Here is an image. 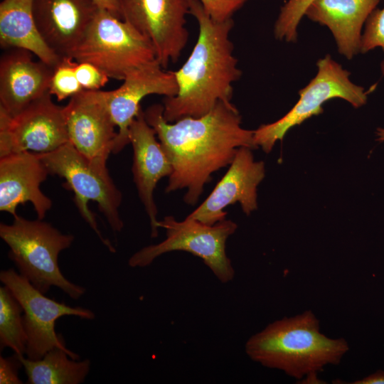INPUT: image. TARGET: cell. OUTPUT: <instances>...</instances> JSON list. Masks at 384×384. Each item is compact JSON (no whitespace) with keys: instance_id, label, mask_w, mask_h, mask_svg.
<instances>
[{"instance_id":"cell-1","label":"cell","mask_w":384,"mask_h":384,"mask_svg":"<svg viewBox=\"0 0 384 384\" xmlns=\"http://www.w3.org/2000/svg\"><path fill=\"white\" fill-rule=\"evenodd\" d=\"M163 111V105H152L144 111V117L172 166L166 193L186 188L183 201L188 205L198 202L212 174L229 166L239 148H257L254 130L241 126V116L231 102H219L201 117L174 122L164 119Z\"/></svg>"},{"instance_id":"cell-2","label":"cell","mask_w":384,"mask_h":384,"mask_svg":"<svg viewBox=\"0 0 384 384\" xmlns=\"http://www.w3.org/2000/svg\"><path fill=\"white\" fill-rule=\"evenodd\" d=\"M188 11L198 23L196 44L186 61L174 71L178 92L164 97V119L201 117L219 102H231L233 83L241 76L230 33L233 18L213 20L200 0H188Z\"/></svg>"},{"instance_id":"cell-3","label":"cell","mask_w":384,"mask_h":384,"mask_svg":"<svg viewBox=\"0 0 384 384\" xmlns=\"http://www.w3.org/2000/svg\"><path fill=\"white\" fill-rule=\"evenodd\" d=\"M348 349L345 339L331 338L320 331L319 321L311 310L274 321L245 344L250 359L297 379L338 364Z\"/></svg>"},{"instance_id":"cell-4","label":"cell","mask_w":384,"mask_h":384,"mask_svg":"<svg viewBox=\"0 0 384 384\" xmlns=\"http://www.w3.org/2000/svg\"><path fill=\"white\" fill-rule=\"evenodd\" d=\"M0 237L18 273L39 291L46 294L56 287L73 299L85 294L86 289L68 280L58 265L60 253L74 241L73 235L64 234L41 219L17 215L11 224H0Z\"/></svg>"},{"instance_id":"cell-5","label":"cell","mask_w":384,"mask_h":384,"mask_svg":"<svg viewBox=\"0 0 384 384\" xmlns=\"http://www.w3.org/2000/svg\"><path fill=\"white\" fill-rule=\"evenodd\" d=\"M38 154L49 175H58L65 180L64 186L74 193V201L82 218L103 245L111 252H115L112 242L102 235L95 215L88 207L89 201L96 202L114 232H120L124 228L119 213L122 194L114 183L106 165L88 160L70 142L53 151Z\"/></svg>"},{"instance_id":"cell-6","label":"cell","mask_w":384,"mask_h":384,"mask_svg":"<svg viewBox=\"0 0 384 384\" xmlns=\"http://www.w3.org/2000/svg\"><path fill=\"white\" fill-rule=\"evenodd\" d=\"M70 58L90 63L109 78L127 74L156 59L151 41L124 20L100 9Z\"/></svg>"},{"instance_id":"cell-7","label":"cell","mask_w":384,"mask_h":384,"mask_svg":"<svg viewBox=\"0 0 384 384\" xmlns=\"http://www.w3.org/2000/svg\"><path fill=\"white\" fill-rule=\"evenodd\" d=\"M159 224L166 230L165 240L133 254L128 260L129 267H145L161 255L185 251L200 257L221 282L233 280L235 270L226 254V242L238 228L235 222L224 219L209 225L188 216L178 221L167 215Z\"/></svg>"},{"instance_id":"cell-8","label":"cell","mask_w":384,"mask_h":384,"mask_svg":"<svg viewBox=\"0 0 384 384\" xmlns=\"http://www.w3.org/2000/svg\"><path fill=\"white\" fill-rule=\"evenodd\" d=\"M317 73L299 91V98L282 117L272 123L262 124L254 130V142L269 153L277 140H282L293 127L324 112L322 105L334 98H341L358 108L368 100L369 90L350 80V72L326 55L316 63Z\"/></svg>"},{"instance_id":"cell-9","label":"cell","mask_w":384,"mask_h":384,"mask_svg":"<svg viewBox=\"0 0 384 384\" xmlns=\"http://www.w3.org/2000/svg\"><path fill=\"white\" fill-rule=\"evenodd\" d=\"M0 281L11 290L23 308V321L27 336L26 358L40 359L55 348L74 353L67 348L62 336L55 332V321L63 316L92 320L95 314L92 310L81 306L73 307L47 297L12 268L0 272Z\"/></svg>"},{"instance_id":"cell-10","label":"cell","mask_w":384,"mask_h":384,"mask_svg":"<svg viewBox=\"0 0 384 384\" xmlns=\"http://www.w3.org/2000/svg\"><path fill=\"white\" fill-rule=\"evenodd\" d=\"M69 142L64 108L52 101L49 92L14 116L0 107V156L46 154Z\"/></svg>"},{"instance_id":"cell-11","label":"cell","mask_w":384,"mask_h":384,"mask_svg":"<svg viewBox=\"0 0 384 384\" xmlns=\"http://www.w3.org/2000/svg\"><path fill=\"white\" fill-rule=\"evenodd\" d=\"M122 18L152 43L165 68L181 56L188 39V0H119Z\"/></svg>"},{"instance_id":"cell-12","label":"cell","mask_w":384,"mask_h":384,"mask_svg":"<svg viewBox=\"0 0 384 384\" xmlns=\"http://www.w3.org/2000/svg\"><path fill=\"white\" fill-rule=\"evenodd\" d=\"M69 141L88 160L106 165L117 132L105 91L82 90L63 107Z\"/></svg>"},{"instance_id":"cell-13","label":"cell","mask_w":384,"mask_h":384,"mask_svg":"<svg viewBox=\"0 0 384 384\" xmlns=\"http://www.w3.org/2000/svg\"><path fill=\"white\" fill-rule=\"evenodd\" d=\"M118 88L105 91L107 105L117 134L112 154L120 152L129 142V128L140 110L141 101L150 95L175 96L178 92L174 71L164 70L157 59L130 72Z\"/></svg>"},{"instance_id":"cell-14","label":"cell","mask_w":384,"mask_h":384,"mask_svg":"<svg viewBox=\"0 0 384 384\" xmlns=\"http://www.w3.org/2000/svg\"><path fill=\"white\" fill-rule=\"evenodd\" d=\"M229 166L210 195L188 218L212 225L225 219L224 209L237 202L247 215L257 209V187L265 177L264 162L254 160L251 149L240 147Z\"/></svg>"},{"instance_id":"cell-15","label":"cell","mask_w":384,"mask_h":384,"mask_svg":"<svg viewBox=\"0 0 384 384\" xmlns=\"http://www.w3.org/2000/svg\"><path fill=\"white\" fill-rule=\"evenodd\" d=\"M98 6L94 0H33L38 32L60 57H70L82 39Z\"/></svg>"},{"instance_id":"cell-16","label":"cell","mask_w":384,"mask_h":384,"mask_svg":"<svg viewBox=\"0 0 384 384\" xmlns=\"http://www.w3.org/2000/svg\"><path fill=\"white\" fill-rule=\"evenodd\" d=\"M156 137L141 109L129 128V142L133 149L132 170L139 197L149 218L151 238L159 235L160 228L154 191L160 179L169 176L173 171L171 162Z\"/></svg>"},{"instance_id":"cell-17","label":"cell","mask_w":384,"mask_h":384,"mask_svg":"<svg viewBox=\"0 0 384 384\" xmlns=\"http://www.w3.org/2000/svg\"><path fill=\"white\" fill-rule=\"evenodd\" d=\"M49 175L38 153L23 151L0 156V210L17 216L18 205L30 202L43 220L51 200L40 189Z\"/></svg>"},{"instance_id":"cell-18","label":"cell","mask_w":384,"mask_h":384,"mask_svg":"<svg viewBox=\"0 0 384 384\" xmlns=\"http://www.w3.org/2000/svg\"><path fill=\"white\" fill-rule=\"evenodd\" d=\"M30 51L12 48L0 60V107L11 116L49 92L53 68Z\"/></svg>"},{"instance_id":"cell-19","label":"cell","mask_w":384,"mask_h":384,"mask_svg":"<svg viewBox=\"0 0 384 384\" xmlns=\"http://www.w3.org/2000/svg\"><path fill=\"white\" fill-rule=\"evenodd\" d=\"M380 0H314L304 16L326 26L338 53L348 60L361 53L362 28Z\"/></svg>"},{"instance_id":"cell-20","label":"cell","mask_w":384,"mask_h":384,"mask_svg":"<svg viewBox=\"0 0 384 384\" xmlns=\"http://www.w3.org/2000/svg\"><path fill=\"white\" fill-rule=\"evenodd\" d=\"M33 3V0H3L1 2V46L27 50L40 60L55 68L61 57L41 38L34 19Z\"/></svg>"},{"instance_id":"cell-21","label":"cell","mask_w":384,"mask_h":384,"mask_svg":"<svg viewBox=\"0 0 384 384\" xmlns=\"http://www.w3.org/2000/svg\"><path fill=\"white\" fill-rule=\"evenodd\" d=\"M17 356L28 384H80L85 381L91 366L89 359L79 361L78 353L59 348L50 350L38 360Z\"/></svg>"},{"instance_id":"cell-22","label":"cell","mask_w":384,"mask_h":384,"mask_svg":"<svg viewBox=\"0 0 384 384\" xmlns=\"http://www.w3.org/2000/svg\"><path fill=\"white\" fill-rule=\"evenodd\" d=\"M23 310L11 290L0 287V347L11 348L14 353L25 355L27 336L23 321Z\"/></svg>"},{"instance_id":"cell-23","label":"cell","mask_w":384,"mask_h":384,"mask_svg":"<svg viewBox=\"0 0 384 384\" xmlns=\"http://www.w3.org/2000/svg\"><path fill=\"white\" fill-rule=\"evenodd\" d=\"M314 1L287 0L282 6L274 23V37L280 41L295 42L299 24L307 8Z\"/></svg>"},{"instance_id":"cell-24","label":"cell","mask_w":384,"mask_h":384,"mask_svg":"<svg viewBox=\"0 0 384 384\" xmlns=\"http://www.w3.org/2000/svg\"><path fill=\"white\" fill-rule=\"evenodd\" d=\"M77 63L70 57H63L53 68L49 92L55 95L58 101L70 98L84 90L75 74Z\"/></svg>"},{"instance_id":"cell-25","label":"cell","mask_w":384,"mask_h":384,"mask_svg":"<svg viewBox=\"0 0 384 384\" xmlns=\"http://www.w3.org/2000/svg\"><path fill=\"white\" fill-rule=\"evenodd\" d=\"M362 33L361 53H366L376 48L384 51V7L375 9L368 18Z\"/></svg>"},{"instance_id":"cell-26","label":"cell","mask_w":384,"mask_h":384,"mask_svg":"<svg viewBox=\"0 0 384 384\" xmlns=\"http://www.w3.org/2000/svg\"><path fill=\"white\" fill-rule=\"evenodd\" d=\"M75 74L81 87L85 90H100L107 84L110 78L99 68L87 62H78Z\"/></svg>"},{"instance_id":"cell-27","label":"cell","mask_w":384,"mask_h":384,"mask_svg":"<svg viewBox=\"0 0 384 384\" xmlns=\"http://www.w3.org/2000/svg\"><path fill=\"white\" fill-rule=\"evenodd\" d=\"M248 0H200L210 16L217 21L231 19Z\"/></svg>"},{"instance_id":"cell-28","label":"cell","mask_w":384,"mask_h":384,"mask_svg":"<svg viewBox=\"0 0 384 384\" xmlns=\"http://www.w3.org/2000/svg\"><path fill=\"white\" fill-rule=\"evenodd\" d=\"M23 367L17 354L10 357H0V383L22 384L18 377L19 369Z\"/></svg>"},{"instance_id":"cell-29","label":"cell","mask_w":384,"mask_h":384,"mask_svg":"<svg viewBox=\"0 0 384 384\" xmlns=\"http://www.w3.org/2000/svg\"><path fill=\"white\" fill-rule=\"evenodd\" d=\"M99 8L107 10L122 18L119 0H94Z\"/></svg>"},{"instance_id":"cell-30","label":"cell","mask_w":384,"mask_h":384,"mask_svg":"<svg viewBox=\"0 0 384 384\" xmlns=\"http://www.w3.org/2000/svg\"><path fill=\"white\" fill-rule=\"evenodd\" d=\"M353 384H384V371L378 370L361 380H356Z\"/></svg>"},{"instance_id":"cell-31","label":"cell","mask_w":384,"mask_h":384,"mask_svg":"<svg viewBox=\"0 0 384 384\" xmlns=\"http://www.w3.org/2000/svg\"><path fill=\"white\" fill-rule=\"evenodd\" d=\"M377 140L384 142V128H378L376 131Z\"/></svg>"},{"instance_id":"cell-32","label":"cell","mask_w":384,"mask_h":384,"mask_svg":"<svg viewBox=\"0 0 384 384\" xmlns=\"http://www.w3.org/2000/svg\"><path fill=\"white\" fill-rule=\"evenodd\" d=\"M380 70H381V73L384 75V59L382 60L380 63Z\"/></svg>"}]
</instances>
